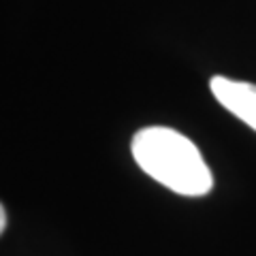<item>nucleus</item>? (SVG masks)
Instances as JSON below:
<instances>
[{
	"label": "nucleus",
	"instance_id": "2",
	"mask_svg": "<svg viewBox=\"0 0 256 256\" xmlns=\"http://www.w3.org/2000/svg\"><path fill=\"white\" fill-rule=\"evenodd\" d=\"M212 94L220 105L230 111L235 118L246 122L250 128L256 130V84L237 82L222 75L212 77L210 82Z\"/></svg>",
	"mask_w": 256,
	"mask_h": 256
},
{
	"label": "nucleus",
	"instance_id": "1",
	"mask_svg": "<svg viewBox=\"0 0 256 256\" xmlns=\"http://www.w3.org/2000/svg\"><path fill=\"white\" fill-rule=\"evenodd\" d=\"M132 158L150 178L184 196H203L214 178L198 148L182 132L166 126H150L132 137Z\"/></svg>",
	"mask_w": 256,
	"mask_h": 256
},
{
	"label": "nucleus",
	"instance_id": "3",
	"mask_svg": "<svg viewBox=\"0 0 256 256\" xmlns=\"http://www.w3.org/2000/svg\"><path fill=\"white\" fill-rule=\"evenodd\" d=\"M4 226H6V214H4V207L0 205V233L4 230Z\"/></svg>",
	"mask_w": 256,
	"mask_h": 256
}]
</instances>
